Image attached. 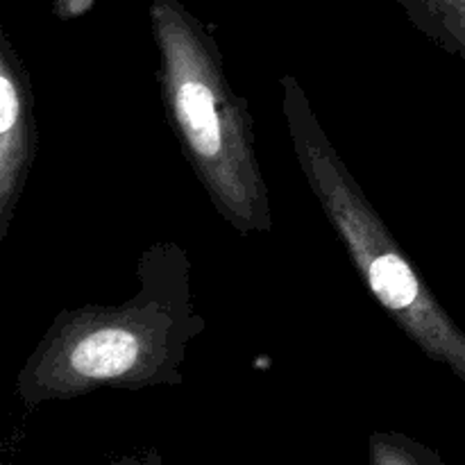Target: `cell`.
Segmentation results:
<instances>
[{
    "label": "cell",
    "instance_id": "6da1fadb",
    "mask_svg": "<svg viewBox=\"0 0 465 465\" xmlns=\"http://www.w3.org/2000/svg\"><path fill=\"white\" fill-rule=\"evenodd\" d=\"M139 289L118 304H84L59 313L16 380L25 407L100 389L180 384L191 341L204 330L191 295L189 259L180 245L145 250Z\"/></svg>",
    "mask_w": 465,
    "mask_h": 465
},
{
    "label": "cell",
    "instance_id": "7a4b0ae2",
    "mask_svg": "<svg viewBox=\"0 0 465 465\" xmlns=\"http://www.w3.org/2000/svg\"><path fill=\"white\" fill-rule=\"evenodd\" d=\"M159 89L177 141L213 209L239 234L272 230L271 193L248 103L225 75L216 44L171 5L154 7Z\"/></svg>",
    "mask_w": 465,
    "mask_h": 465
},
{
    "label": "cell",
    "instance_id": "3957f363",
    "mask_svg": "<svg viewBox=\"0 0 465 465\" xmlns=\"http://www.w3.org/2000/svg\"><path fill=\"white\" fill-rule=\"evenodd\" d=\"M282 112L304 180L368 291L427 359L445 366L465 384V331L440 307L372 209L293 75L282 77Z\"/></svg>",
    "mask_w": 465,
    "mask_h": 465
},
{
    "label": "cell",
    "instance_id": "277c9868",
    "mask_svg": "<svg viewBox=\"0 0 465 465\" xmlns=\"http://www.w3.org/2000/svg\"><path fill=\"white\" fill-rule=\"evenodd\" d=\"M39 148L35 95L21 54L9 39L0 50V241L7 236Z\"/></svg>",
    "mask_w": 465,
    "mask_h": 465
},
{
    "label": "cell",
    "instance_id": "5b68a950",
    "mask_svg": "<svg viewBox=\"0 0 465 465\" xmlns=\"http://www.w3.org/2000/svg\"><path fill=\"white\" fill-rule=\"evenodd\" d=\"M371 465H445L431 450L402 434H372Z\"/></svg>",
    "mask_w": 465,
    "mask_h": 465
}]
</instances>
